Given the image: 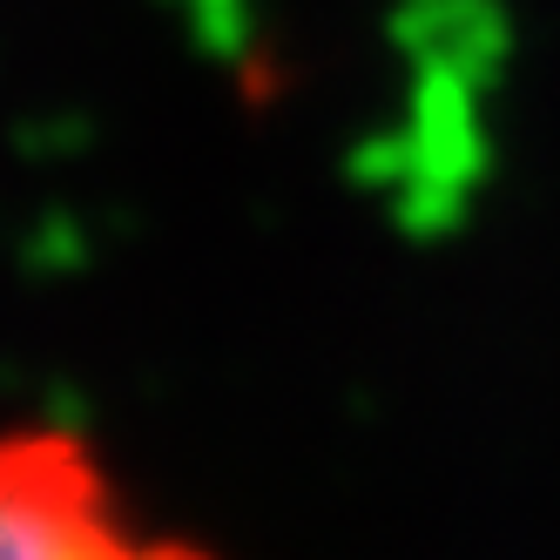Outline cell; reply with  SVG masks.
I'll use <instances>...</instances> for the list:
<instances>
[{
	"mask_svg": "<svg viewBox=\"0 0 560 560\" xmlns=\"http://www.w3.org/2000/svg\"><path fill=\"white\" fill-rule=\"evenodd\" d=\"M0 560H210L129 513L89 439L55 425L0 432Z\"/></svg>",
	"mask_w": 560,
	"mask_h": 560,
	"instance_id": "cell-1",
	"label": "cell"
}]
</instances>
